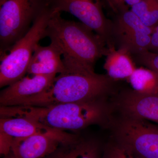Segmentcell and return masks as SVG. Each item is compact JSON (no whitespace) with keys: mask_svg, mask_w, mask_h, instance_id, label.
<instances>
[{"mask_svg":"<svg viewBox=\"0 0 158 158\" xmlns=\"http://www.w3.org/2000/svg\"><path fill=\"white\" fill-rule=\"evenodd\" d=\"M53 11L68 12L99 35L108 48L115 47L111 36L112 22L103 11L102 0H48Z\"/></svg>","mask_w":158,"mask_h":158,"instance_id":"obj_8","label":"cell"},{"mask_svg":"<svg viewBox=\"0 0 158 158\" xmlns=\"http://www.w3.org/2000/svg\"><path fill=\"white\" fill-rule=\"evenodd\" d=\"M12 155H13V154H12ZM13 158H15V157L14 156H13Z\"/></svg>","mask_w":158,"mask_h":158,"instance_id":"obj_23","label":"cell"},{"mask_svg":"<svg viewBox=\"0 0 158 158\" xmlns=\"http://www.w3.org/2000/svg\"><path fill=\"white\" fill-rule=\"evenodd\" d=\"M56 75L24 77L2 90L0 104L2 106H14L20 102L41 93L51 85Z\"/></svg>","mask_w":158,"mask_h":158,"instance_id":"obj_10","label":"cell"},{"mask_svg":"<svg viewBox=\"0 0 158 158\" xmlns=\"http://www.w3.org/2000/svg\"><path fill=\"white\" fill-rule=\"evenodd\" d=\"M131 57L135 63L145 66L158 76V53L147 51Z\"/></svg>","mask_w":158,"mask_h":158,"instance_id":"obj_18","label":"cell"},{"mask_svg":"<svg viewBox=\"0 0 158 158\" xmlns=\"http://www.w3.org/2000/svg\"><path fill=\"white\" fill-rule=\"evenodd\" d=\"M104 67L107 74L114 80L129 78L135 69L131 56L115 47L108 48Z\"/></svg>","mask_w":158,"mask_h":158,"instance_id":"obj_15","label":"cell"},{"mask_svg":"<svg viewBox=\"0 0 158 158\" xmlns=\"http://www.w3.org/2000/svg\"><path fill=\"white\" fill-rule=\"evenodd\" d=\"M108 126L115 141L138 158H158V124L121 115L111 118Z\"/></svg>","mask_w":158,"mask_h":158,"instance_id":"obj_6","label":"cell"},{"mask_svg":"<svg viewBox=\"0 0 158 158\" xmlns=\"http://www.w3.org/2000/svg\"><path fill=\"white\" fill-rule=\"evenodd\" d=\"M52 10L48 6L38 16L31 29L10 51L1 58L0 87L13 84L27 73V69L39 41L45 34Z\"/></svg>","mask_w":158,"mask_h":158,"instance_id":"obj_5","label":"cell"},{"mask_svg":"<svg viewBox=\"0 0 158 158\" xmlns=\"http://www.w3.org/2000/svg\"><path fill=\"white\" fill-rule=\"evenodd\" d=\"M0 131L13 138L44 135L58 138L62 142L72 139L76 134L51 128L30 118L23 117H1Z\"/></svg>","mask_w":158,"mask_h":158,"instance_id":"obj_11","label":"cell"},{"mask_svg":"<svg viewBox=\"0 0 158 158\" xmlns=\"http://www.w3.org/2000/svg\"><path fill=\"white\" fill-rule=\"evenodd\" d=\"M101 146L93 138L77 135L62 142L53 152L45 158H102Z\"/></svg>","mask_w":158,"mask_h":158,"instance_id":"obj_14","label":"cell"},{"mask_svg":"<svg viewBox=\"0 0 158 158\" xmlns=\"http://www.w3.org/2000/svg\"><path fill=\"white\" fill-rule=\"evenodd\" d=\"M63 61L65 69L56 76L48 88L16 106H48L90 101L106 98L115 91L117 81L107 74L88 71L68 60L63 59Z\"/></svg>","mask_w":158,"mask_h":158,"instance_id":"obj_1","label":"cell"},{"mask_svg":"<svg viewBox=\"0 0 158 158\" xmlns=\"http://www.w3.org/2000/svg\"><path fill=\"white\" fill-rule=\"evenodd\" d=\"M156 53H158V52H156Z\"/></svg>","mask_w":158,"mask_h":158,"instance_id":"obj_24","label":"cell"},{"mask_svg":"<svg viewBox=\"0 0 158 158\" xmlns=\"http://www.w3.org/2000/svg\"><path fill=\"white\" fill-rule=\"evenodd\" d=\"M111 106L106 98L81 102L60 104L48 106L0 107L1 117H23L61 131H77L91 125L107 126Z\"/></svg>","mask_w":158,"mask_h":158,"instance_id":"obj_2","label":"cell"},{"mask_svg":"<svg viewBox=\"0 0 158 158\" xmlns=\"http://www.w3.org/2000/svg\"><path fill=\"white\" fill-rule=\"evenodd\" d=\"M48 0H0V57L31 29Z\"/></svg>","mask_w":158,"mask_h":158,"instance_id":"obj_4","label":"cell"},{"mask_svg":"<svg viewBox=\"0 0 158 158\" xmlns=\"http://www.w3.org/2000/svg\"><path fill=\"white\" fill-rule=\"evenodd\" d=\"M103 0H102V2ZM108 4L113 14L131 9L141 0H104Z\"/></svg>","mask_w":158,"mask_h":158,"instance_id":"obj_20","label":"cell"},{"mask_svg":"<svg viewBox=\"0 0 158 158\" xmlns=\"http://www.w3.org/2000/svg\"><path fill=\"white\" fill-rule=\"evenodd\" d=\"M113 103L121 115L154 122L158 124V91L139 92L132 89L120 91Z\"/></svg>","mask_w":158,"mask_h":158,"instance_id":"obj_9","label":"cell"},{"mask_svg":"<svg viewBox=\"0 0 158 158\" xmlns=\"http://www.w3.org/2000/svg\"><path fill=\"white\" fill-rule=\"evenodd\" d=\"M128 79L134 90L144 93L158 91V76L148 69H135Z\"/></svg>","mask_w":158,"mask_h":158,"instance_id":"obj_16","label":"cell"},{"mask_svg":"<svg viewBox=\"0 0 158 158\" xmlns=\"http://www.w3.org/2000/svg\"><path fill=\"white\" fill-rule=\"evenodd\" d=\"M62 52L52 43L47 46L38 44L35 48L27 69L33 75H57L65 69Z\"/></svg>","mask_w":158,"mask_h":158,"instance_id":"obj_13","label":"cell"},{"mask_svg":"<svg viewBox=\"0 0 158 158\" xmlns=\"http://www.w3.org/2000/svg\"><path fill=\"white\" fill-rule=\"evenodd\" d=\"M130 9L145 25L153 29L158 25V0H141Z\"/></svg>","mask_w":158,"mask_h":158,"instance_id":"obj_17","label":"cell"},{"mask_svg":"<svg viewBox=\"0 0 158 158\" xmlns=\"http://www.w3.org/2000/svg\"><path fill=\"white\" fill-rule=\"evenodd\" d=\"M103 158H138L134 154L115 141L110 144L105 149Z\"/></svg>","mask_w":158,"mask_h":158,"instance_id":"obj_19","label":"cell"},{"mask_svg":"<svg viewBox=\"0 0 158 158\" xmlns=\"http://www.w3.org/2000/svg\"><path fill=\"white\" fill-rule=\"evenodd\" d=\"M111 36L115 48L131 56L149 51L153 29L144 24L131 9L113 14Z\"/></svg>","mask_w":158,"mask_h":158,"instance_id":"obj_7","label":"cell"},{"mask_svg":"<svg viewBox=\"0 0 158 158\" xmlns=\"http://www.w3.org/2000/svg\"><path fill=\"white\" fill-rule=\"evenodd\" d=\"M149 51L157 52L158 51V25L153 29L152 34L151 41Z\"/></svg>","mask_w":158,"mask_h":158,"instance_id":"obj_22","label":"cell"},{"mask_svg":"<svg viewBox=\"0 0 158 158\" xmlns=\"http://www.w3.org/2000/svg\"><path fill=\"white\" fill-rule=\"evenodd\" d=\"M45 36L60 49L63 58L90 71L94 72L97 60L107 53L101 37L81 22L64 19L61 12L52 11Z\"/></svg>","mask_w":158,"mask_h":158,"instance_id":"obj_3","label":"cell"},{"mask_svg":"<svg viewBox=\"0 0 158 158\" xmlns=\"http://www.w3.org/2000/svg\"><path fill=\"white\" fill-rule=\"evenodd\" d=\"M61 143L58 138L44 135L13 138L11 152L16 158H45Z\"/></svg>","mask_w":158,"mask_h":158,"instance_id":"obj_12","label":"cell"},{"mask_svg":"<svg viewBox=\"0 0 158 158\" xmlns=\"http://www.w3.org/2000/svg\"><path fill=\"white\" fill-rule=\"evenodd\" d=\"M13 138L3 132L0 131V153L7 156L11 151Z\"/></svg>","mask_w":158,"mask_h":158,"instance_id":"obj_21","label":"cell"}]
</instances>
